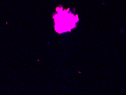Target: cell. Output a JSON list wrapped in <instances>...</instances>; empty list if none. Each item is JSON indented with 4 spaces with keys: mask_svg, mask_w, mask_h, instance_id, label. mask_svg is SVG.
Masks as SVG:
<instances>
[{
    "mask_svg": "<svg viewBox=\"0 0 126 95\" xmlns=\"http://www.w3.org/2000/svg\"><path fill=\"white\" fill-rule=\"evenodd\" d=\"M54 18L55 30L59 33H65L75 27L78 20L77 17L74 16L67 10L57 12Z\"/></svg>",
    "mask_w": 126,
    "mask_h": 95,
    "instance_id": "1",
    "label": "cell"
}]
</instances>
